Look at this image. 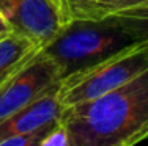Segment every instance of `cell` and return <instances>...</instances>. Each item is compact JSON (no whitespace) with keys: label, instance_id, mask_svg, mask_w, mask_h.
Listing matches in <instances>:
<instances>
[{"label":"cell","instance_id":"obj_12","mask_svg":"<svg viewBox=\"0 0 148 146\" xmlns=\"http://www.w3.org/2000/svg\"><path fill=\"white\" fill-rule=\"evenodd\" d=\"M6 32H10V27L6 25V22L3 20V17L0 16V36H2L3 33H6Z\"/></svg>","mask_w":148,"mask_h":146},{"label":"cell","instance_id":"obj_6","mask_svg":"<svg viewBox=\"0 0 148 146\" xmlns=\"http://www.w3.org/2000/svg\"><path fill=\"white\" fill-rule=\"evenodd\" d=\"M60 83V82H58ZM58 85L49 90L44 96L24 107L22 110L13 113L5 121L0 123V140L16 135H27L43 130L46 127L60 121L62 105L57 99Z\"/></svg>","mask_w":148,"mask_h":146},{"label":"cell","instance_id":"obj_2","mask_svg":"<svg viewBox=\"0 0 148 146\" xmlns=\"http://www.w3.org/2000/svg\"><path fill=\"white\" fill-rule=\"evenodd\" d=\"M143 36L125 16L101 20H71L41 49L58 66L60 77L95 66L139 43Z\"/></svg>","mask_w":148,"mask_h":146},{"label":"cell","instance_id":"obj_5","mask_svg":"<svg viewBox=\"0 0 148 146\" xmlns=\"http://www.w3.org/2000/svg\"><path fill=\"white\" fill-rule=\"evenodd\" d=\"M0 16L11 32L44 47L63 27L57 0H0Z\"/></svg>","mask_w":148,"mask_h":146},{"label":"cell","instance_id":"obj_11","mask_svg":"<svg viewBox=\"0 0 148 146\" xmlns=\"http://www.w3.org/2000/svg\"><path fill=\"white\" fill-rule=\"evenodd\" d=\"M125 17L131 22V25L143 36V39H148V8L132 11L129 14H125Z\"/></svg>","mask_w":148,"mask_h":146},{"label":"cell","instance_id":"obj_10","mask_svg":"<svg viewBox=\"0 0 148 146\" xmlns=\"http://www.w3.org/2000/svg\"><path fill=\"white\" fill-rule=\"evenodd\" d=\"M57 124V123H55ZM55 124H52V126L46 127L43 130H38L35 132V134H27V135H16V137H8V138H3V140H0V146H38L41 140L46 137V134H47L49 130L52 129V127L55 126Z\"/></svg>","mask_w":148,"mask_h":146},{"label":"cell","instance_id":"obj_8","mask_svg":"<svg viewBox=\"0 0 148 146\" xmlns=\"http://www.w3.org/2000/svg\"><path fill=\"white\" fill-rule=\"evenodd\" d=\"M41 47L33 39L16 32H6L0 36V86L22 69Z\"/></svg>","mask_w":148,"mask_h":146},{"label":"cell","instance_id":"obj_7","mask_svg":"<svg viewBox=\"0 0 148 146\" xmlns=\"http://www.w3.org/2000/svg\"><path fill=\"white\" fill-rule=\"evenodd\" d=\"M63 25L71 20H101L148 8V0H57Z\"/></svg>","mask_w":148,"mask_h":146},{"label":"cell","instance_id":"obj_3","mask_svg":"<svg viewBox=\"0 0 148 146\" xmlns=\"http://www.w3.org/2000/svg\"><path fill=\"white\" fill-rule=\"evenodd\" d=\"M148 69V41L120 50L104 61L62 79L57 90L63 109L93 101L136 79Z\"/></svg>","mask_w":148,"mask_h":146},{"label":"cell","instance_id":"obj_4","mask_svg":"<svg viewBox=\"0 0 148 146\" xmlns=\"http://www.w3.org/2000/svg\"><path fill=\"white\" fill-rule=\"evenodd\" d=\"M60 80L58 66L49 55L40 50V54L0 86V123L44 96Z\"/></svg>","mask_w":148,"mask_h":146},{"label":"cell","instance_id":"obj_9","mask_svg":"<svg viewBox=\"0 0 148 146\" xmlns=\"http://www.w3.org/2000/svg\"><path fill=\"white\" fill-rule=\"evenodd\" d=\"M38 146H76L71 140L66 127L63 126L62 121H58L51 130L46 134V137L38 143Z\"/></svg>","mask_w":148,"mask_h":146},{"label":"cell","instance_id":"obj_1","mask_svg":"<svg viewBox=\"0 0 148 146\" xmlns=\"http://www.w3.org/2000/svg\"><path fill=\"white\" fill-rule=\"evenodd\" d=\"M76 146H136L148 138V69L93 101L63 109Z\"/></svg>","mask_w":148,"mask_h":146}]
</instances>
